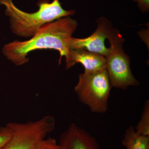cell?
<instances>
[{"instance_id": "30bf717a", "label": "cell", "mask_w": 149, "mask_h": 149, "mask_svg": "<svg viewBox=\"0 0 149 149\" xmlns=\"http://www.w3.org/2000/svg\"><path fill=\"white\" fill-rule=\"evenodd\" d=\"M136 133L140 135L149 136V100L144 103L141 119L135 127Z\"/></svg>"}, {"instance_id": "3957f363", "label": "cell", "mask_w": 149, "mask_h": 149, "mask_svg": "<svg viewBox=\"0 0 149 149\" xmlns=\"http://www.w3.org/2000/svg\"><path fill=\"white\" fill-rule=\"evenodd\" d=\"M112 86L106 69L96 71H84L79 74L74 92L82 103L92 112L105 113Z\"/></svg>"}, {"instance_id": "8fae6325", "label": "cell", "mask_w": 149, "mask_h": 149, "mask_svg": "<svg viewBox=\"0 0 149 149\" xmlns=\"http://www.w3.org/2000/svg\"><path fill=\"white\" fill-rule=\"evenodd\" d=\"M35 149H63L54 138H45L38 144Z\"/></svg>"}, {"instance_id": "277c9868", "label": "cell", "mask_w": 149, "mask_h": 149, "mask_svg": "<svg viewBox=\"0 0 149 149\" xmlns=\"http://www.w3.org/2000/svg\"><path fill=\"white\" fill-rule=\"evenodd\" d=\"M11 136L1 149H35L55 128L54 116L47 115L35 121L8 123Z\"/></svg>"}, {"instance_id": "7a4b0ae2", "label": "cell", "mask_w": 149, "mask_h": 149, "mask_svg": "<svg viewBox=\"0 0 149 149\" xmlns=\"http://www.w3.org/2000/svg\"><path fill=\"white\" fill-rule=\"evenodd\" d=\"M4 6L6 13L9 17L10 28L19 37H32L43 25L54 20L75 13L74 10L63 9L59 0L52 3L43 1L38 3L39 10L33 13L22 11L15 6L12 0H0Z\"/></svg>"}, {"instance_id": "52a82bcc", "label": "cell", "mask_w": 149, "mask_h": 149, "mask_svg": "<svg viewBox=\"0 0 149 149\" xmlns=\"http://www.w3.org/2000/svg\"><path fill=\"white\" fill-rule=\"evenodd\" d=\"M59 144L63 149H100L95 137L75 123L62 133Z\"/></svg>"}, {"instance_id": "9c48e42d", "label": "cell", "mask_w": 149, "mask_h": 149, "mask_svg": "<svg viewBox=\"0 0 149 149\" xmlns=\"http://www.w3.org/2000/svg\"><path fill=\"white\" fill-rule=\"evenodd\" d=\"M122 144L126 149H149V136L138 134L130 126L125 130Z\"/></svg>"}, {"instance_id": "ba28073f", "label": "cell", "mask_w": 149, "mask_h": 149, "mask_svg": "<svg viewBox=\"0 0 149 149\" xmlns=\"http://www.w3.org/2000/svg\"><path fill=\"white\" fill-rule=\"evenodd\" d=\"M69 52V56L65 59L66 69H70L78 63L83 65L85 71L106 69V59L103 56L80 49H70Z\"/></svg>"}, {"instance_id": "4fadbf2b", "label": "cell", "mask_w": 149, "mask_h": 149, "mask_svg": "<svg viewBox=\"0 0 149 149\" xmlns=\"http://www.w3.org/2000/svg\"><path fill=\"white\" fill-rule=\"evenodd\" d=\"M137 3L138 7L143 13L148 12L149 10V0H133Z\"/></svg>"}, {"instance_id": "7c38bea8", "label": "cell", "mask_w": 149, "mask_h": 149, "mask_svg": "<svg viewBox=\"0 0 149 149\" xmlns=\"http://www.w3.org/2000/svg\"><path fill=\"white\" fill-rule=\"evenodd\" d=\"M12 133L8 124L0 127V149L2 148L10 139Z\"/></svg>"}, {"instance_id": "5b68a950", "label": "cell", "mask_w": 149, "mask_h": 149, "mask_svg": "<svg viewBox=\"0 0 149 149\" xmlns=\"http://www.w3.org/2000/svg\"><path fill=\"white\" fill-rule=\"evenodd\" d=\"M109 54L106 57V70L112 87L125 90L129 86H139L140 83L132 73L130 58L123 50L122 37L110 41Z\"/></svg>"}, {"instance_id": "8992f818", "label": "cell", "mask_w": 149, "mask_h": 149, "mask_svg": "<svg viewBox=\"0 0 149 149\" xmlns=\"http://www.w3.org/2000/svg\"><path fill=\"white\" fill-rule=\"evenodd\" d=\"M97 27L90 37L84 39L71 37L68 42V49H80L107 56L109 54L110 48L106 47V39L113 40L121 35L118 30L113 27L111 22L104 17L97 19Z\"/></svg>"}, {"instance_id": "6da1fadb", "label": "cell", "mask_w": 149, "mask_h": 149, "mask_svg": "<svg viewBox=\"0 0 149 149\" xmlns=\"http://www.w3.org/2000/svg\"><path fill=\"white\" fill-rule=\"evenodd\" d=\"M77 27V20L70 16L62 17L43 25L30 40L23 42L15 40L5 45L3 53L9 60L19 66L29 61L27 56L30 52L53 49L60 54V64L63 56L65 59L69 56L68 42Z\"/></svg>"}]
</instances>
